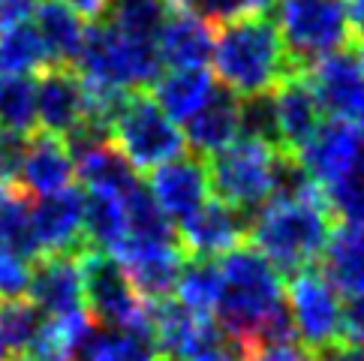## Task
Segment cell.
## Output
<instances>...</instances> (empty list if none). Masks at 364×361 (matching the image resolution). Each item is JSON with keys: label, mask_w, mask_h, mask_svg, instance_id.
<instances>
[{"label": "cell", "mask_w": 364, "mask_h": 361, "mask_svg": "<svg viewBox=\"0 0 364 361\" xmlns=\"http://www.w3.org/2000/svg\"><path fill=\"white\" fill-rule=\"evenodd\" d=\"M33 28L48 51L51 67H73L87 28L79 12H73L63 0H40L33 6Z\"/></svg>", "instance_id": "603a6c76"}, {"label": "cell", "mask_w": 364, "mask_h": 361, "mask_svg": "<svg viewBox=\"0 0 364 361\" xmlns=\"http://www.w3.org/2000/svg\"><path fill=\"white\" fill-rule=\"evenodd\" d=\"M36 87V126L67 136L87 114V87L73 67H46Z\"/></svg>", "instance_id": "e0dca14e"}, {"label": "cell", "mask_w": 364, "mask_h": 361, "mask_svg": "<svg viewBox=\"0 0 364 361\" xmlns=\"http://www.w3.org/2000/svg\"><path fill=\"white\" fill-rule=\"evenodd\" d=\"M31 235L36 256H73L85 241L82 193L63 190L31 205Z\"/></svg>", "instance_id": "2e32d148"}, {"label": "cell", "mask_w": 364, "mask_h": 361, "mask_svg": "<svg viewBox=\"0 0 364 361\" xmlns=\"http://www.w3.org/2000/svg\"><path fill=\"white\" fill-rule=\"evenodd\" d=\"M314 358H316V361H364V346L346 340V338H337L334 343L316 350Z\"/></svg>", "instance_id": "8d00e7d4"}, {"label": "cell", "mask_w": 364, "mask_h": 361, "mask_svg": "<svg viewBox=\"0 0 364 361\" xmlns=\"http://www.w3.org/2000/svg\"><path fill=\"white\" fill-rule=\"evenodd\" d=\"M220 295L214 313L220 325L241 338L250 350L271 343L295 340L289 313H286L283 274L250 244L229 250L217 259Z\"/></svg>", "instance_id": "6da1fadb"}, {"label": "cell", "mask_w": 364, "mask_h": 361, "mask_svg": "<svg viewBox=\"0 0 364 361\" xmlns=\"http://www.w3.org/2000/svg\"><path fill=\"white\" fill-rule=\"evenodd\" d=\"M109 145L121 157L141 172H154L157 166L187 153L184 130L166 118V112L154 102L148 90H129L124 94L118 112L109 124Z\"/></svg>", "instance_id": "5b68a950"}, {"label": "cell", "mask_w": 364, "mask_h": 361, "mask_svg": "<svg viewBox=\"0 0 364 361\" xmlns=\"http://www.w3.org/2000/svg\"><path fill=\"white\" fill-rule=\"evenodd\" d=\"M271 18L295 72L353 43L346 0H274Z\"/></svg>", "instance_id": "8992f818"}, {"label": "cell", "mask_w": 364, "mask_h": 361, "mask_svg": "<svg viewBox=\"0 0 364 361\" xmlns=\"http://www.w3.org/2000/svg\"><path fill=\"white\" fill-rule=\"evenodd\" d=\"M28 301L46 319H70L87 313L79 259L75 256H46L31 274Z\"/></svg>", "instance_id": "ac0fdd59"}, {"label": "cell", "mask_w": 364, "mask_h": 361, "mask_svg": "<svg viewBox=\"0 0 364 361\" xmlns=\"http://www.w3.org/2000/svg\"><path fill=\"white\" fill-rule=\"evenodd\" d=\"M33 4H40V0H33Z\"/></svg>", "instance_id": "b9f144b4"}, {"label": "cell", "mask_w": 364, "mask_h": 361, "mask_svg": "<svg viewBox=\"0 0 364 361\" xmlns=\"http://www.w3.org/2000/svg\"><path fill=\"white\" fill-rule=\"evenodd\" d=\"M0 130L36 133V87L31 75H0Z\"/></svg>", "instance_id": "f546056e"}, {"label": "cell", "mask_w": 364, "mask_h": 361, "mask_svg": "<svg viewBox=\"0 0 364 361\" xmlns=\"http://www.w3.org/2000/svg\"><path fill=\"white\" fill-rule=\"evenodd\" d=\"M151 87H154L151 97L166 112V118H172L178 126H184L217 94V79L205 67L202 70H172L160 75Z\"/></svg>", "instance_id": "7402d4cb"}, {"label": "cell", "mask_w": 364, "mask_h": 361, "mask_svg": "<svg viewBox=\"0 0 364 361\" xmlns=\"http://www.w3.org/2000/svg\"><path fill=\"white\" fill-rule=\"evenodd\" d=\"M168 12H172L168 0H109L102 21H109L112 28H118L133 40L157 43Z\"/></svg>", "instance_id": "f1b7e54d"}, {"label": "cell", "mask_w": 364, "mask_h": 361, "mask_svg": "<svg viewBox=\"0 0 364 361\" xmlns=\"http://www.w3.org/2000/svg\"><path fill=\"white\" fill-rule=\"evenodd\" d=\"M238 136H241V99L229 94L226 87H217V94L208 99V106L184 124L187 151L199 153V157H211V153L223 151Z\"/></svg>", "instance_id": "44dd1931"}, {"label": "cell", "mask_w": 364, "mask_h": 361, "mask_svg": "<svg viewBox=\"0 0 364 361\" xmlns=\"http://www.w3.org/2000/svg\"><path fill=\"white\" fill-rule=\"evenodd\" d=\"M214 33L211 24H205L190 9L172 4V12L157 36V51L163 67L168 70H202L211 60Z\"/></svg>", "instance_id": "ffe728a7"}, {"label": "cell", "mask_w": 364, "mask_h": 361, "mask_svg": "<svg viewBox=\"0 0 364 361\" xmlns=\"http://www.w3.org/2000/svg\"><path fill=\"white\" fill-rule=\"evenodd\" d=\"M79 361H160L157 346L145 331H90L79 350Z\"/></svg>", "instance_id": "4316f807"}, {"label": "cell", "mask_w": 364, "mask_h": 361, "mask_svg": "<svg viewBox=\"0 0 364 361\" xmlns=\"http://www.w3.org/2000/svg\"><path fill=\"white\" fill-rule=\"evenodd\" d=\"M51 67V58L33 21H18L0 31V75H33Z\"/></svg>", "instance_id": "484cf974"}, {"label": "cell", "mask_w": 364, "mask_h": 361, "mask_svg": "<svg viewBox=\"0 0 364 361\" xmlns=\"http://www.w3.org/2000/svg\"><path fill=\"white\" fill-rule=\"evenodd\" d=\"M304 79L314 90L322 114L334 121H353L364 126V55L341 48L334 55L310 63Z\"/></svg>", "instance_id": "7c38bea8"}, {"label": "cell", "mask_w": 364, "mask_h": 361, "mask_svg": "<svg viewBox=\"0 0 364 361\" xmlns=\"http://www.w3.org/2000/svg\"><path fill=\"white\" fill-rule=\"evenodd\" d=\"M343 338L364 346V289L349 292L343 301Z\"/></svg>", "instance_id": "e575fe53"}, {"label": "cell", "mask_w": 364, "mask_h": 361, "mask_svg": "<svg viewBox=\"0 0 364 361\" xmlns=\"http://www.w3.org/2000/svg\"><path fill=\"white\" fill-rule=\"evenodd\" d=\"M82 220H85V241L94 244V250L112 253L127 235V202L124 196L109 190H85Z\"/></svg>", "instance_id": "d4e9b609"}, {"label": "cell", "mask_w": 364, "mask_h": 361, "mask_svg": "<svg viewBox=\"0 0 364 361\" xmlns=\"http://www.w3.org/2000/svg\"><path fill=\"white\" fill-rule=\"evenodd\" d=\"M33 6H36L33 0H0V31L9 28V24L28 21Z\"/></svg>", "instance_id": "74e56055"}, {"label": "cell", "mask_w": 364, "mask_h": 361, "mask_svg": "<svg viewBox=\"0 0 364 361\" xmlns=\"http://www.w3.org/2000/svg\"><path fill=\"white\" fill-rule=\"evenodd\" d=\"M73 12H79L82 18H102V12H106V6H109V0H63Z\"/></svg>", "instance_id": "ab89813d"}, {"label": "cell", "mask_w": 364, "mask_h": 361, "mask_svg": "<svg viewBox=\"0 0 364 361\" xmlns=\"http://www.w3.org/2000/svg\"><path fill=\"white\" fill-rule=\"evenodd\" d=\"M319 193L343 180L364 178V126L353 121H322L316 136L295 157Z\"/></svg>", "instance_id": "8fae6325"}, {"label": "cell", "mask_w": 364, "mask_h": 361, "mask_svg": "<svg viewBox=\"0 0 364 361\" xmlns=\"http://www.w3.org/2000/svg\"><path fill=\"white\" fill-rule=\"evenodd\" d=\"M274 112H277V141L283 153L298 157L301 148L316 136L322 126L325 114L319 109V102L310 90L304 72H292L289 79H283L274 90Z\"/></svg>", "instance_id": "d6986e66"}, {"label": "cell", "mask_w": 364, "mask_h": 361, "mask_svg": "<svg viewBox=\"0 0 364 361\" xmlns=\"http://www.w3.org/2000/svg\"><path fill=\"white\" fill-rule=\"evenodd\" d=\"M319 262V271L341 295L364 289V223L334 226Z\"/></svg>", "instance_id": "cb8c5ba5"}, {"label": "cell", "mask_w": 364, "mask_h": 361, "mask_svg": "<svg viewBox=\"0 0 364 361\" xmlns=\"http://www.w3.org/2000/svg\"><path fill=\"white\" fill-rule=\"evenodd\" d=\"M178 6L190 9L211 28H226L253 16H271L274 0H178Z\"/></svg>", "instance_id": "4dcf8cb0"}, {"label": "cell", "mask_w": 364, "mask_h": 361, "mask_svg": "<svg viewBox=\"0 0 364 361\" xmlns=\"http://www.w3.org/2000/svg\"><path fill=\"white\" fill-rule=\"evenodd\" d=\"M283 301L295 340L304 350L316 352L337 338H343V295L331 286L319 268L295 271L286 283Z\"/></svg>", "instance_id": "30bf717a"}, {"label": "cell", "mask_w": 364, "mask_h": 361, "mask_svg": "<svg viewBox=\"0 0 364 361\" xmlns=\"http://www.w3.org/2000/svg\"><path fill=\"white\" fill-rule=\"evenodd\" d=\"M151 340L160 361H247L250 346L211 316H196L172 298L154 301Z\"/></svg>", "instance_id": "52a82bcc"}, {"label": "cell", "mask_w": 364, "mask_h": 361, "mask_svg": "<svg viewBox=\"0 0 364 361\" xmlns=\"http://www.w3.org/2000/svg\"><path fill=\"white\" fill-rule=\"evenodd\" d=\"M241 136L265 141V145L280 151L277 141V112H274V97L259 94L241 99Z\"/></svg>", "instance_id": "1f68e13d"}, {"label": "cell", "mask_w": 364, "mask_h": 361, "mask_svg": "<svg viewBox=\"0 0 364 361\" xmlns=\"http://www.w3.org/2000/svg\"><path fill=\"white\" fill-rule=\"evenodd\" d=\"M12 358V350H9V343L4 338V331H0V361H9Z\"/></svg>", "instance_id": "60d3db41"}, {"label": "cell", "mask_w": 364, "mask_h": 361, "mask_svg": "<svg viewBox=\"0 0 364 361\" xmlns=\"http://www.w3.org/2000/svg\"><path fill=\"white\" fill-rule=\"evenodd\" d=\"M349 6V31H353V43L364 51V0H346Z\"/></svg>", "instance_id": "f35d334b"}, {"label": "cell", "mask_w": 364, "mask_h": 361, "mask_svg": "<svg viewBox=\"0 0 364 361\" xmlns=\"http://www.w3.org/2000/svg\"><path fill=\"white\" fill-rule=\"evenodd\" d=\"M175 304L196 316H214L220 295V271L217 259H184L181 274L175 280Z\"/></svg>", "instance_id": "83f0119b"}, {"label": "cell", "mask_w": 364, "mask_h": 361, "mask_svg": "<svg viewBox=\"0 0 364 361\" xmlns=\"http://www.w3.org/2000/svg\"><path fill=\"white\" fill-rule=\"evenodd\" d=\"M175 232L190 259H220L247 241V214L211 196L196 214L178 223Z\"/></svg>", "instance_id": "5bb4252c"}, {"label": "cell", "mask_w": 364, "mask_h": 361, "mask_svg": "<svg viewBox=\"0 0 364 361\" xmlns=\"http://www.w3.org/2000/svg\"><path fill=\"white\" fill-rule=\"evenodd\" d=\"M33 265L28 256H21L9 247H0V301L28 298Z\"/></svg>", "instance_id": "d6a6232c"}, {"label": "cell", "mask_w": 364, "mask_h": 361, "mask_svg": "<svg viewBox=\"0 0 364 361\" xmlns=\"http://www.w3.org/2000/svg\"><path fill=\"white\" fill-rule=\"evenodd\" d=\"M214 79L238 99L271 94L295 72L271 16H253L220 28L211 45Z\"/></svg>", "instance_id": "3957f363"}, {"label": "cell", "mask_w": 364, "mask_h": 361, "mask_svg": "<svg viewBox=\"0 0 364 361\" xmlns=\"http://www.w3.org/2000/svg\"><path fill=\"white\" fill-rule=\"evenodd\" d=\"M145 187L172 226L184 223L187 217H193L211 199L205 157L190 153V151L157 166V169L151 172V184H145Z\"/></svg>", "instance_id": "4fadbf2b"}, {"label": "cell", "mask_w": 364, "mask_h": 361, "mask_svg": "<svg viewBox=\"0 0 364 361\" xmlns=\"http://www.w3.org/2000/svg\"><path fill=\"white\" fill-rule=\"evenodd\" d=\"M247 361H316L314 352L304 350L301 343H271V346H256L250 350V358Z\"/></svg>", "instance_id": "d590c367"}, {"label": "cell", "mask_w": 364, "mask_h": 361, "mask_svg": "<svg viewBox=\"0 0 364 361\" xmlns=\"http://www.w3.org/2000/svg\"><path fill=\"white\" fill-rule=\"evenodd\" d=\"M277 148L238 136L223 151L205 157L214 199L232 205L241 214H253L256 208H262L277 190Z\"/></svg>", "instance_id": "ba28073f"}, {"label": "cell", "mask_w": 364, "mask_h": 361, "mask_svg": "<svg viewBox=\"0 0 364 361\" xmlns=\"http://www.w3.org/2000/svg\"><path fill=\"white\" fill-rule=\"evenodd\" d=\"M24 141L28 136L0 130V184H16L18 166H21V153H24Z\"/></svg>", "instance_id": "836d02e7"}, {"label": "cell", "mask_w": 364, "mask_h": 361, "mask_svg": "<svg viewBox=\"0 0 364 361\" xmlns=\"http://www.w3.org/2000/svg\"><path fill=\"white\" fill-rule=\"evenodd\" d=\"M331 211L319 190L295 193V196H271L262 208L247 220V241L265 259L283 271L314 268L331 235Z\"/></svg>", "instance_id": "7a4b0ae2"}, {"label": "cell", "mask_w": 364, "mask_h": 361, "mask_svg": "<svg viewBox=\"0 0 364 361\" xmlns=\"http://www.w3.org/2000/svg\"><path fill=\"white\" fill-rule=\"evenodd\" d=\"M82 295L90 322L114 331L151 334V301L136 292L127 271L102 250H85L79 256Z\"/></svg>", "instance_id": "9c48e42d"}, {"label": "cell", "mask_w": 364, "mask_h": 361, "mask_svg": "<svg viewBox=\"0 0 364 361\" xmlns=\"http://www.w3.org/2000/svg\"><path fill=\"white\" fill-rule=\"evenodd\" d=\"M16 184L33 199H46V196H55V193L73 190L75 157L67 148V141L46 130L31 133L28 141H24Z\"/></svg>", "instance_id": "9a60e30c"}, {"label": "cell", "mask_w": 364, "mask_h": 361, "mask_svg": "<svg viewBox=\"0 0 364 361\" xmlns=\"http://www.w3.org/2000/svg\"><path fill=\"white\" fill-rule=\"evenodd\" d=\"M75 67L87 87L100 90H148L163 75L157 43L133 40L102 18L85 28Z\"/></svg>", "instance_id": "277c9868"}]
</instances>
